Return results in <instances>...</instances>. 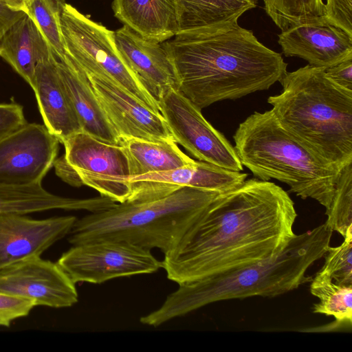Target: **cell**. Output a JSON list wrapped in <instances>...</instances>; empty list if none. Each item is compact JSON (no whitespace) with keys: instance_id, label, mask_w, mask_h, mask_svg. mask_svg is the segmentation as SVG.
Returning <instances> with one entry per match:
<instances>
[{"instance_id":"5","label":"cell","mask_w":352,"mask_h":352,"mask_svg":"<svg viewBox=\"0 0 352 352\" xmlns=\"http://www.w3.org/2000/svg\"><path fill=\"white\" fill-rule=\"evenodd\" d=\"M223 192L182 187L166 195L118 203L77 219L69 233L72 245L121 241L166 254L206 214Z\"/></svg>"},{"instance_id":"1","label":"cell","mask_w":352,"mask_h":352,"mask_svg":"<svg viewBox=\"0 0 352 352\" xmlns=\"http://www.w3.org/2000/svg\"><path fill=\"white\" fill-rule=\"evenodd\" d=\"M294 202L270 181L245 179L223 192L164 255L162 267L178 285L280 254L296 235Z\"/></svg>"},{"instance_id":"22","label":"cell","mask_w":352,"mask_h":352,"mask_svg":"<svg viewBox=\"0 0 352 352\" xmlns=\"http://www.w3.org/2000/svg\"><path fill=\"white\" fill-rule=\"evenodd\" d=\"M248 176L247 173L195 160L192 164L178 168L139 176H128L125 180L130 184L151 183L225 192L239 186Z\"/></svg>"},{"instance_id":"16","label":"cell","mask_w":352,"mask_h":352,"mask_svg":"<svg viewBox=\"0 0 352 352\" xmlns=\"http://www.w3.org/2000/svg\"><path fill=\"white\" fill-rule=\"evenodd\" d=\"M278 38L285 56L301 58L313 67L327 69L352 57V36L326 21L292 26Z\"/></svg>"},{"instance_id":"12","label":"cell","mask_w":352,"mask_h":352,"mask_svg":"<svg viewBox=\"0 0 352 352\" xmlns=\"http://www.w3.org/2000/svg\"><path fill=\"white\" fill-rule=\"evenodd\" d=\"M74 283L57 264L32 256L0 268V292L32 300L36 306L69 307L78 300Z\"/></svg>"},{"instance_id":"32","label":"cell","mask_w":352,"mask_h":352,"mask_svg":"<svg viewBox=\"0 0 352 352\" xmlns=\"http://www.w3.org/2000/svg\"><path fill=\"white\" fill-rule=\"evenodd\" d=\"M26 123L21 105L17 103L0 104V140Z\"/></svg>"},{"instance_id":"11","label":"cell","mask_w":352,"mask_h":352,"mask_svg":"<svg viewBox=\"0 0 352 352\" xmlns=\"http://www.w3.org/2000/svg\"><path fill=\"white\" fill-rule=\"evenodd\" d=\"M59 141L44 124L26 123L0 140V186L41 184L57 158Z\"/></svg>"},{"instance_id":"36","label":"cell","mask_w":352,"mask_h":352,"mask_svg":"<svg viewBox=\"0 0 352 352\" xmlns=\"http://www.w3.org/2000/svg\"><path fill=\"white\" fill-rule=\"evenodd\" d=\"M0 1L14 10H21L25 12V0H0Z\"/></svg>"},{"instance_id":"35","label":"cell","mask_w":352,"mask_h":352,"mask_svg":"<svg viewBox=\"0 0 352 352\" xmlns=\"http://www.w3.org/2000/svg\"><path fill=\"white\" fill-rule=\"evenodd\" d=\"M25 14L23 11L14 10L0 1V43L8 31Z\"/></svg>"},{"instance_id":"4","label":"cell","mask_w":352,"mask_h":352,"mask_svg":"<svg viewBox=\"0 0 352 352\" xmlns=\"http://www.w3.org/2000/svg\"><path fill=\"white\" fill-rule=\"evenodd\" d=\"M279 82L282 92L267 102L284 129L331 166L352 163V91L309 65L287 71Z\"/></svg>"},{"instance_id":"26","label":"cell","mask_w":352,"mask_h":352,"mask_svg":"<svg viewBox=\"0 0 352 352\" xmlns=\"http://www.w3.org/2000/svg\"><path fill=\"white\" fill-rule=\"evenodd\" d=\"M265 10L281 30L302 23L324 21L322 0H263Z\"/></svg>"},{"instance_id":"13","label":"cell","mask_w":352,"mask_h":352,"mask_svg":"<svg viewBox=\"0 0 352 352\" xmlns=\"http://www.w3.org/2000/svg\"><path fill=\"white\" fill-rule=\"evenodd\" d=\"M87 77L120 142L129 138L175 141L161 113L148 108L109 78Z\"/></svg>"},{"instance_id":"15","label":"cell","mask_w":352,"mask_h":352,"mask_svg":"<svg viewBox=\"0 0 352 352\" xmlns=\"http://www.w3.org/2000/svg\"><path fill=\"white\" fill-rule=\"evenodd\" d=\"M120 56L145 89L158 101L169 89L179 90L174 65L162 45L124 25L114 32Z\"/></svg>"},{"instance_id":"25","label":"cell","mask_w":352,"mask_h":352,"mask_svg":"<svg viewBox=\"0 0 352 352\" xmlns=\"http://www.w3.org/2000/svg\"><path fill=\"white\" fill-rule=\"evenodd\" d=\"M310 292L319 299L313 312L333 316L336 326L352 323V285L336 283L326 273L319 271L310 281Z\"/></svg>"},{"instance_id":"30","label":"cell","mask_w":352,"mask_h":352,"mask_svg":"<svg viewBox=\"0 0 352 352\" xmlns=\"http://www.w3.org/2000/svg\"><path fill=\"white\" fill-rule=\"evenodd\" d=\"M35 307L30 299L0 292V327H10L15 320L28 316Z\"/></svg>"},{"instance_id":"21","label":"cell","mask_w":352,"mask_h":352,"mask_svg":"<svg viewBox=\"0 0 352 352\" xmlns=\"http://www.w3.org/2000/svg\"><path fill=\"white\" fill-rule=\"evenodd\" d=\"M115 16L145 38L163 43L178 32L173 0H113Z\"/></svg>"},{"instance_id":"8","label":"cell","mask_w":352,"mask_h":352,"mask_svg":"<svg viewBox=\"0 0 352 352\" xmlns=\"http://www.w3.org/2000/svg\"><path fill=\"white\" fill-rule=\"evenodd\" d=\"M56 263L74 283L95 284L119 277L152 274L162 266L151 250L111 240L73 245Z\"/></svg>"},{"instance_id":"18","label":"cell","mask_w":352,"mask_h":352,"mask_svg":"<svg viewBox=\"0 0 352 352\" xmlns=\"http://www.w3.org/2000/svg\"><path fill=\"white\" fill-rule=\"evenodd\" d=\"M56 65L82 131L101 141L120 145V139L109 124L86 74L67 54L63 59L56 58Z\"/></svg>"},{"instance_id":"27","label":"cell","mask_w":352,"mask_h":352,"mask_svg":"<svg viewBox=\"0 0 352 352\" xmlns=\"http://www.w3.org/2000/svg\"><path fill=\"white\" fill-rule=\"evenodd\" d=\"M64 0H25V12L34 22L58 60L65 51L63 42L60 14Z\"/></svg>"},{"instance_id":"29","label":"cell","mask_w":352,"mask_h":352,"mask_svg":"<svg viewBox=\"0 0 352 352\" xmlns=\"http://www.w3.org/2000/svg\"><path fill=\"white\" fill-rule=\"evenodd\" d=\"M324 256V263L320 271L337 284L352 285V232L344 237L341 245L329 246Z\"/></svg>"},{"instance_id":"2","label":"cell","mask_w":352,"mask_h":352,"mask_svg":"<svg viewBox=\"0 0 352 352\" xmlns=\"http://www.w3.org/2000/svg\"><path fill=\"white\" fill-rule=\"evenodd\" d=\"M162 45L179 91L201 109L267 90L287 72L280 54L238 21L178 32Z\"/></svg>"},{"instance_id":"20","label":"cell","mask_w":352,"mask_h":352,"mask_svg":"<svg viewBox=\"0 0 352 352\" xmlns=\"http://www.w3.org/2000/svg\"><path fill=\"white\" fill-rule=\"evenodd\" d=\"M54 55L41 32L26 14L12 25L0 43V57L31 87L36 65Z\"/></svg>"},{"instance_id":"6","label":"cell","mask_w":352,"mask_h":352,"mask_svg":"<svg viewBox=\"0 0 352 352\" xmlns=\"http://www.w3.org/2000/svg\"><path fill=\"white\" fill-rule=\"evenodd\" d=\"M233 139L242 166L256 178L280 181L289 192L329 208L344 168L331 166L307 148L284 129L272 110L249 116Z\"/></svg>"},{"instance_id":"7","label":"cell","mask_w":352,"mask_h":352,"mask_svg":"<svg viewBox=\"0 0 352 352\" xmlns=\"http://www.w3.org/2000/svg\"><path fill=\"white\" fill-rule=\"evenodd\" d=\"M60 27L65 53L87 76L110 79L148 108L160 113L158 101L120 56L114 31L92 21L65 1L61 7Z\"/></svg>"},{"instance_id":"3","label":"cell","mask_w":352,"mask_h":352,"mask_svg":"<svg viewBox=\"0 0 352 352\" xmlns=\"http://www.w3.org/2000/svg\"><path fill=\"white\" fill-rule=\"evenodd\" d=\"M333 230L326 222L296 234L278 256L179 285L157 309L140 318L154 327L208 304L253 296L274 297L310 282L307 270L322 258Z\"/></svg>"},{"instance_id":"28","label":"cell","mask_w":352,"mask_h":352,"mask_svg":"<svg viewBox=\"0 0 352 352\" xmlns=\"http://www.w3.org/2000/svg\"><path fill=\"white\" fill-rule=\"evenodd\" d=\"M327 224L343 238L352 232V163L342 170L329 208Z\"/></svg>"},{"instance_id":"17","label":"cell","mask_w":352,"mask_h":352,"mask_svg":"<svg viewBox=\"0 0 352 352\" xmlns=\"http://www.w3.org/2000/svg\"><path fill=\"white\" fill-rule=\"evenodd\" d=\"M56 60L54 55L36 65L32 89L44 125L63 143L82 129L58 74Z\"/></svg>"},{"instance_id":"31","label":"cell","mask_w":352,"mask_h":352,"mask_svg":"<svg viewBox=\"0 0 352 352\" xmlns=\"http://www.w3.org/2000/svg\"><path fill=\"white\" fill-rule=\"evenodd\" d=\"M324 21L352 36V0H327Z\"/></svg>"},{"instance_id":"19","label":"cell","mask_w":352,"mask_h":352,"mask_svg":"<svg viewBox=\"0 0 352 352\" xmlns=\"http://www.w3.org/2000/svg\"><path fill=\"white\" fill-rule=\"evenodd\" d=\"M114 204L113 199L102 195L87 199L58 196L47 191L41 184L0 186V212L28 214L54 209L98 212Z\"/></svg>"},{"instance_id":"9","label":"cell","mask_w":352,"mask_h":352,"mask_svg":"<svg viewBox=\"0 0 352 352\" xmlns=\"http://www.w3.org/2000/svg\"><path fill=\"white\" fill-rule=\"evenodd\" d=\"M158 102L174 140L193 157L234 171L243 170L234 146L206 120L201 109L179 90L169 89Z\"/></svg>"},{"instance_id":"34","label":"cell","mask_w":352,"mask_h":352,"mask_svg":"<svg viewBox=\"0 0 352 352\" xmlns=\"http://www.w3.org/2000/svg\"><path fill=\"white\" fill-rule=\"evenodd\" d=\"M53 166L57 176L67 184L74 187H80L84 185L80 176L69 164L64 155L56 159Z\"/></svg>"},{"instance_id":"10","label":"cell","mask_w":352,"mask_h":352,"mask_svg":"<svg viewBox=\"0 0 352 352\" xmlns=\"http://www.w3.org/2000/svg\"><path fill=\"white\" fill-rule=\"evenodd\" d=\"M62 144L66 160L84 185L117 203L129 199L131 186L125 177L130 176V165L122 146L101 141L82 131Z\"/></svg>"},{"instance_id":"23","label":"cell","mask_w":352,"mask_h":352,"mask_svg":"<svg viewBox=\"0 0 352 352\" xmlns=\"http://www.w3.org/2000/svg\"><path fill=\"white\" fill-rule=\"evenodd\" d=\"M178 32L238 21L256 0H173Z\"/></svg>"},{"instance_id":"33","label":"cell","mask_w":352,"mask_h":352,"mask_svg":"<svg viewBox=\"0 0 352 352\" xmlns=\"http://www.w3.org/2000/svg\"><path fill=\"white\" fill-rule=\"evenodd\" d=\"M325 72L337 85L352 91V57L325 69Z\"/></svg>"},{"instance_id":"14","label":"cell","mask_w":352,"mask_h":352,"mask_svg":"<svg viewBox=\"0 0 352 352\" xmlns=\"http://www.w3.org/2000/svg\"><path fill=\"white\" fill-rule=\"evenodd\" d=\"M76 220L71 215L36 219L27 214L0 212V268L41 256L69 234Z\"/></svg>"},{"instance_id":"24","label":"cell","mask_w":352,"mask_h":352,"mask_svg":"<svg viewBox=\"0 0 352 352\" xmlns=\"http://www.w3.org/2000/svg\"><path fill=\"white\" fill-rule=\"evenodd\" d=\"M130 165V176L173 170L192 164L175 141H151L137 138L122 140Z\"/></svg>"}]
</instances>
